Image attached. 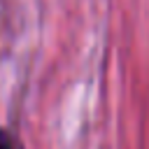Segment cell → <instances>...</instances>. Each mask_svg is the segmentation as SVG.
Here are the masks:
<instances>
[{"label":"cell","mask_w":149,"mask_h":149,"mask_svg":"<svg viewBox=\"0 0 149 149\" xmlns=\"http://www.w3.org/2000/svg\"><path fill=\"white\" fill-rule=\"evenodd\" d=\"M0 149H21V144L9 130L0 128Z\"/></svg>","instance_id":"cell-1"}]
</instances>
